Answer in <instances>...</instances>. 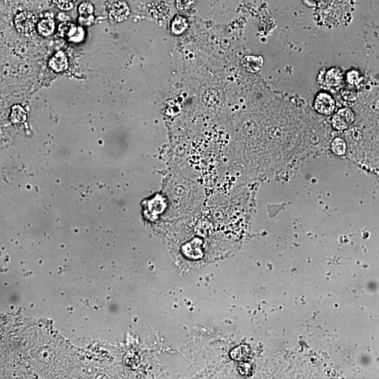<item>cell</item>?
Wrapping results in <instances>:
<instances>
[{
	"mask_svg": "<svg viewBox=\"0 0 379 379\" xmlns=\"http://www.w3.org/2000/svg\"><path fill=\"white\" fill-rule=\"evenodd\" d=\"M59 31L63 37H67L73 42H80L85 37L83 29L77 27L72 23H63L59 26Z\"/></svg>",
	"mask_w": 379,
	"mask_h": 379,
	"instance_id": "obj_6",
	"label": "cell"
},
{
	"mask_svg": "<svg viewBox=\"0 0 379 379\" xmlns=\"http://www.w3.org/2000/svg\"><path fill=\"white\" fill-rule=\"evenodd\" d=\"M355 121V115L350 108H341L332 119L333 127L338 131H344Z\"/></svg>",
	"mask_w": 379,
	"mask_h": 379,
	"instance_id": "obj_5",
	"label": "cell"
},
{
	"mask_svg": "<svg viewBox=\"0 0 379 379\" xmlns=\"http://www.w3.org/2000/svg\"><path fill=\"white\" fill-rule=\"evenodd\" d=\"M14 25L20 33L30 35L33 33L37 25V18L30 11H22L16 15Z\"/></svg>",
	"mask_w": 379,
	"mask_h": 379,
	"instance_id": "obj_3",
	"label": "cell"
},
{
	"mask_svg": "<svg viewBox=\"0 0 379 379\" xmlns=\"http://www.w3.org/2000/svg\"><path fill=\"white\" fill-rule=\"evenodd\" d=\"M322 0H303L305 4L307 5L310 7H316L317 8L319 4H320Z\"/></svg>",
	"mask_w": 379,
	"mask_h": 379,
	"instance_id": "obj_20",
	"label": "cell"
},
{
	"mask_svg": "<svg viewBox=\"0 0 379 379\" xmlns=\"http://www.w3.org/2000/svg\"><path fill=\"white\" fill-rule=\"evenodd\" d=\"M26 119V114L24 108L19 105H14L11 114V120L13 123L17 124L24 122Z\"/></svg>",
	"mask_w": 379,
	"mask_h": 379,
	"instance_id": "obj_12",
	"label": "cell"
},
{
	"mask_svg": "<svg viewBox=\"0 0 379 379\" xmlns=\"http://www.w3.org/2000/svg\"><path fill=\"white\" fill-rule=\"evenodd\" d=\"M316 14L321 19H341L349 18L352 10L350 0H322Z\"/></svg>",
	"mask_w": 379,
	"mask_h": 379,
	"instance_id": "obj_1",
	"label": "cell"
},
{
	"mask_svg": "<svg viewBox=\"0 0 379 379\" xmlns=\"http://www.w3.org/2000/svg\"><path fill=\"white\" fill-rule=\"evenodd\" d=\"M94 11H95V7H94V5L90 1H84V2L80 4L78 7V12L80 14V16L87 17V16H92L94 14Z\"/></svg>",
	"mask_w": 379,
	"mask_h": 379,
	"instance_id": "obj_14",
	"label": "cell"
},
{
	"mask_svg": "<svg viewBox=\"0 0 379 379\" xmlns=\"http://www.w3.org/2000/svg\"><path fill=\"white\" fill-rule=\"evenodd\" d=\"M263 59L261 57L246 56L242 59V65L247 71L255 73L259 71L263 66Z\"/></svg>",
	"mask_w": 379,
	"mask_h": 379,
	"instance_id": "obj_7",
	"label": "cell"
},
{
	"mask_svg": "<svg viewBox=\"0 0 379 379\" xmlns=\"http://www.w3.org/2000/svg\"><path fill=\"white\" fill-rule=\"evenodd\" d=\"M359 72L357 71L349 72L347 75V82L352 85H357L360 82Z\"/></svg>",
	"mask_w": 379,
	"mask_h": 379,
	"instance_id": "obj_17",
	"label": "cell"
},
{
	"mask_svg": "<svg viewBox=\"0 0 379 379\" xmlns=\"http://www.w3.org/2000/svg\"><path fill=\"white\" fill-rule=\"evenodd\" d=\"M76 0H53L57 7L63 11H70L75 6Z\"/></svg>",
	"mask_w": 379,
	"mask_h": 379,
	"instance_id": "obj_15",
	"label": "cell"
},
{
	"mask_svg": "<svg viewBox=\"0 0 379 379\" xmlns=\"http://www.w3.org/2000/svg\"><path fill=\"white\" fill-rule=\"evenodd\" d=\"M94 21H95V16L94 15L90 16H87V17H84V16H80L79 17V23L82 26H90L91 25L93 24Z\"/></svg>",
	"mask_w": 379,
	"mask_h": 379,
	"instance_id": "obj_19",
	"label": "cell"
},
{
	"mask_svg": "<svg viewBox=\"0 0 379 379\" xmlns=\"http://www.w3.org/2000/svg\"><path fill=\"white\" fill-rule=\"evenodd\" d=\"M189 27V21L182 16H176L171 24V31L173 33L179 35L184 33Z\"/></svg>",
	"mask_w": 379,
	"mask_h": 379,
	"instance_id": "obj_11",
	"label": "cell"
},
{
	"mask_svg": "<svg viewBox=\"0 0 379 379\" xmlns=\"http://www.w3.org/2000/svg\"><path fill=\"white\" fill-rule=\"evenodd\" d=\"M346 143L342 138H337L333 141L331 149L336 156H343L346 154Z\"/></svg>",
	"mask_w": 379,
	"mask_h": 379,
	"instance_id": "obj_13",
	"label": "cell"
},
{
	"mask_svg": "<svg viewBox=\"0 0 379 379\" xmlns=\"http://www.w3.org/2000/svg\"><path fill=\"white\" fill-rule=\"evenodd\" d=\"M326 82L329 87L337 88L341 85L344 80L342 72L337 68H332L326 75Z\"/></svg>",
	"mask_w": 379,
	"mask_h": 379,
	"instance_id": "obj_9",
	"label": "cell"
},
{
	"mask_svg": "<svg viewBox=\"0 0 379 379\" xmlns=\"http://www.w3.org/2000/svg\"><path fill=\"white\" fill-rule=\"evenodd\" d=\"M342 96L346 100H354L357 97V92L354 90H346L343 92Z\"/></svg>",
	"mask_w": 379,
	"mask_h": 379,
	"instance_id": "obj_18",
	"label": "cell"
},
{
	"mask_svg": "<svg viewBox=\"0 0 379 379\" xmlns=\"http://www.w3.org/2000/svg\"><path fill=\"white\" fill-rule=\"evenodd\" d=\"M195 4V0H176V6L181 11H189Z\"/></svg>",
	"mask_w": 379,
	"mask_h": 379,
	"instance_id": "obj_16",
	"label": "cell"
},
{
	"mask_svg": "<svg viewBox=\"0 0 379 379\" xmlns=\"http://www.w3.org/2000/svg\"><path fill=\"white\" fill-rule=\"evenodd\" d=\"M314 108L321 115H332L336 108L335 100L329 94L319 92L315 98Z\"/></svg>",
	"mask_w": 379,
	"mask_h": 379,
	"instance_id": "obj_4",
	"label": "cell"
},
{
	"mask_svg": "<svg viewBox=\"0 0 379 379\" xmlns=\"http://www.w3.org/2000/svg\"><path fill=\"white\" fill-rule=\"evenodd\" d=\"M49 66L57 72H62L67 70L68 62L66 56L63 52H57L49 62Z\"/></svg>",
	"mask_w": 379,
	"mask_h": 379,
	"instance_id": "obj_8",
	"label": "cell"
},
{
	"mask_svg": "<svg viewBox=\"0 0 379 379\" xmlns=\"http://www.w3.org/2000/svg\"><path fill=\"white\" fill-rule=\"evenodd\" d=\"M37 31L44 37L52 35L55 30V23L52 19H44L38 23Z\"/></svg>",
	"mask_w": 379,
	"mask_h": 379,
	"instance_id": "obj_10",
	"label": "cell"
},
{
	"mask_svg": "<svg viewBox=\"0 0 379 379\" xmlns=\"http://www.w3.org/2000/svg\"><path fill=\"white\" fill-rule=\"evenodd\" d=\"M106 10L110 19L117 23L126 21L130 14L129 6L124 0H109L106 3Z\"/></svg>",
	"mask_w": 379,
	"mask_h": 379,
	"instance_id": "obj_2",
	"label": "cell"
}]
</instances>
